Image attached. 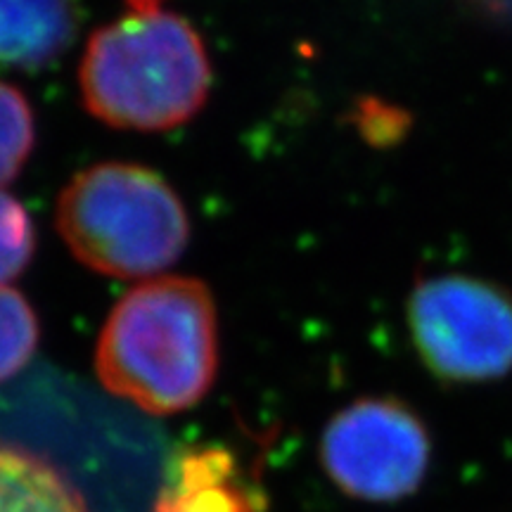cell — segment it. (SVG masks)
Instances as JSON below:
<instances>
[{"label": "cell", "instance_id": "1", "mask_svg": "<svg viewBox=\"0 0 512 512\" xmlns=\"http://www.w3.org/2000/svg\"><path fill=\"white\" fill-rule=\"evenodd\" d=\"M107 392L152 415H174L209 394L219 370V313L197 278L162 275L114 304L95 347Z\"/></svg>", "mask_w": 512, "mask_h": 512}, {"label": "cell", "instance_id": "2", "mask_svg": "<svg viewBox=\"0 0 512 512\" xmlns=\"http://www.w3.org/2000/svg\"><path fill=\"white\" fill-rule=\"evenodd\" d=\"M83 107L121 131L159 133L197 117L211 91L202 36L176 12H131L88 38Z\"/></svg>", "mask_w": 512, "mask_h": 512}, {"label": "cell", "instance_id": "3", "mask_svg": "<svg viewBox=\"0 0 512 512\" xmlns=\"http://www.w3.org/2000/svg\"><path fill=\"white\" fill-rule=\"evenodd\" d=\"M55 223L69 252L110 278H150L181 259L190 219L178 192L140 164L83 169L57 197Z\"/></svg>", "mask_w": 512, "mask_h": 512}, {"label": "cell", "instance_id": "4", "mask_svg": "<svg viewBox=\"0 0 512 512\" xmlns=\"http://www.w3.org/2000/svg\"><path fill=\"white\" fill-rule=\"evenodd\" d=\"M406 313L420 361L439 380L479 384L512 373V297L501 287L434 275L415 285Z\"/></svg>", "mask_w": 512, "mask_h": 512}, {"label": "cell", "instance_id": "5", "mask_svg": "<svg viewBox=\"0 0 512 512\" xmlns=\"http://www.w3.org/2000/svg\"><path fill=\"white\" fill-rule=\"evenodd\" d=\"M320 465L349 498L399 503L425 484L432 465V434L408 403L366 396L351 401L325 425Z\"/></svg>", "mask_w": 512, "mask_h": 512}, {"label": "cell", "instance_id": "6", "mask_svg": "<svg viewBox=\"0 0 512 512\" xmlns=\"http://www.w3.org/2000/svg\"><path fill=\"white\" fill-rule=\"evenodd\" d=\"M155 510L266 512V494L230 448L202 444L174 458Z\"/></svg>", "mask_w": 512, "mask_h": 512}, {"label": "cell", "instance_id": "7", "mask_svg": "<svg viewBox=\"0 0 512 512\" xmlns=\"http://www.w3.org/2000/svg\"><path fill=\"white\" fill-rule=\"evenodd\" d=\"M79 0H0V64L43 69L72 48Z\"/></svg>", "mask_w": 512, "mask_h": 512}, {"label": "cell", "instance_id": "8", "mask_svg": "<svg viewBox=\"0 0 512 512\" xmlns=\"http://www.w3.org/2000/svg\"><path fill=\"white\" fill-rule=\"evenodd\" d=\"M0 512H91L53 465L24 448L0 444Z\"/></svg>", "mask_w": 512, "mask_h": 512}, {"label": "cell", "instance_id": "9", "mask_svg": "<svg viewBox=\"0 0 512 512\" xmlns=\"http://www.w3.org/2000/svg\"><path fill=\"white\" fill-rule=\"evenodd\" d=\"M38 318L22 292L0 287V382L15 377L38 347Z\"/></svg>", "mask_w": 512, "mask_h": 512}, {"label": "cell", "instance_id": "10", "mask_svg": "<svg viewBox=\"0 0 512 512\" xmlns=\"http://www.w3.org/2000/svg\"><path fill=\"white\" fill-rule=\"evenodd\" d=\"M36 145L34 110L19 88L0 81V185L19 176Z\"/></svg>", "mask_w": 512, "mask_h": 512}, {"label": "cell", "instance_id": "11", "mask_svg": "<svg viewBox=\"0 0 512 512\" xmlns=\"http://www.w3.org/2000/svg\"><path fill=\"white\" fill-rule=\"evenodd\" d=\"M36 252V230L24 204L0 190V287L27 271Z\"/></svg>", "mask_w": 512, "mask_h": 512}, {"label": "cell", "instance_id": "12", "mask_svg": "<svg viewBox=\"0 0 512 512\" xmlns=\"http://www.w3.org/2000/svg\"><path fill=\"white\" fill-rule=\"evenodd\" d=\"M131 12H157L162 10L164 0H126Z\"/></svg>", "mask_w": 512, "mask_h": 512}]
</instances>
